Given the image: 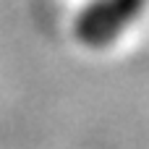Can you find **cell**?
Listing matches in <instances>:
<instances>
[{
	"mask_svg": "<svg viewBox=\"0 0 149 149\" xmlns=\"http://www.w3.org/2000/svg\"><path fill=\"white\" fill-rule=\"evenodd\" d=\"M147 0H84L71 21V34L81 50H113L144 16Z\"/></svg>",
	"mask_w": 149,
	"mask_h": 149,
	"instance_id": "1",
	"label": "cell"
}]
</instances>
